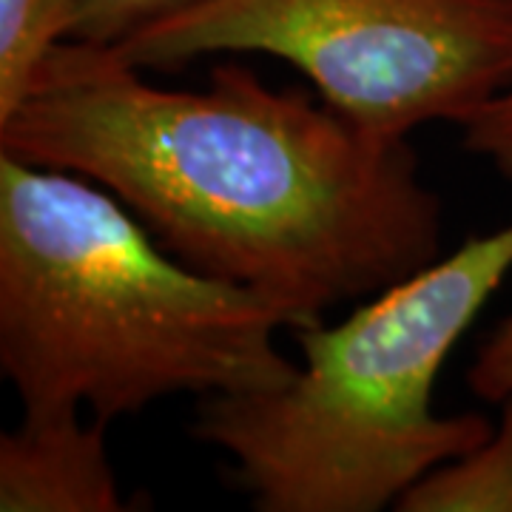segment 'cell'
Instances as JSON below:
<instances>
[{
    "instance_id": "cell-1",
    "label": "cell",
    "mask_w": 512,
    "mask_h": 512,
    "mask_svg": "<svg viewBox=\"0 0 512 512\" xmlns=\"http://www.w3.org/2000/svg\"><path fill=\"white\" fill-rule=\"evenodd\" d=\"M0 151L106 188L168 254L268 299L291 330L439 259L444 205L407 140L239 63L163 89L114 46L63 40Z\"/></svg>"
},
{
    "instance_id": "cell-2",
    "label": "cell",
    "mask_w": 512,
    "mask_h": 512,
    "mask_svg": "<svg viewBox=\"0 0 512 512\" xmlns=\"http://www.w3.org/2000/svg\"><path fill=\"white\" fill-rule=\"evenodd\" d=\"M288 316L165 251L92 180L0 151V370L23 413L109 424L168 396L274 390Z\"/></svg>"
},
{
    "instance_id": "cell-3",
    "label": "cell",
    "mask_w": 512,
    "mask_h": 512,
    "mask_svg": "<svg viewBox=\"0 0 512 512\" xmlns=\"http://www.w3.org/2000/svg\"><path fill=\"white\" fill-rule=\"evenodd\" d=\"M512 271V222L376 293L339 325L293 330L288 384L205 396L191 436L262 512H379L493 436L478 413H433L458 339Z\"/></svg>"
},
{
    "instance_id": "cell-4",
    "label": "cell",
    "mask_w": 512,
    "mask_h": 512,
    "mask_svg": "<svg viewBox=\"0 0 512 512\" xmlns=\"http://www.w3.org/2000/svg\"><path fill=\"white\" fill-rule=\"evenodd\" d=\"M137 69L217 52L296 66L376 137L464 126L512 86V0H202L114 46Z\"/></svg>"
},
{
    "instance_id": "cell-5",
    "label": "cell",
    "mask_w": 512,
    "mask_h": 512,
    "mask_svg": "<svg viewBox=\"0 0 512 512\" xmlns=\"http://www.w3.org/2000/svg\"><path fill=\"white\" fill-rule=\"evenodd\" d=\"M0 510H128L106 450V424H83L80 407L23 413L20 427L0 436Z\"/></svg>"
},
{
    "instance_id": "cell-6",
    "label": "cell",
    "mask_w": 512,
    "mask_h": 512,
    "mask_svg": "<svg viewBox=\"0 0 512 512\" xmlns=\"http://www.w3.org/2000/svg\"><path fill=\"white\" fill-rule=\"evenodd\" d=\"M495 433L470 456L433 470L396 504L402 512H512V396Z\"/></svg>"
},
{
    "instance_id": "cell-7",
    "label": "cell",
    "mask_w": 512,
    "mask_h": 512,
    "mask_svg": "<svg viewBox=\"0 0 512 512\" xmlns=\"http://www.w3.org/2000/svg\"><path fill=\"white\" fill-rule=\"evenodd\" d=\"M74 0H0V123L23 103L37 69L72 32Z\"/></svg>"
},
{
    "instance_id": "cell-8",
    "label": "cell",
    "mask_w": 512,
    "mask_h": 512,
    "mask_svg": "<svg viewBox=\"0 0 512 512\" xmlns=\"http://www.w3.org/2000/svg\"><path fill=\"white\" fill-rule=\"evenodd\" d=\"M197 3L202 0H74L69 40L120 46L134 32Z\"/></svg>"
},
{
    "instance_id": "cell-9",
    "label": "cell",
    "mask_w": 512,
    "mask_h": 512,
    "mask_svg": "<svg viewBox=\"0 0 512 512\" xmlns=\"http://www.w3.org/2000/svg\"><path fill=\"white\" fill-rule=\"evenodd\" d=\"M464 148L512 183V86L464 123Z\"/></svg>"
},
{
    "instance_id": "cell-10",
    "label": "cell",
    "mask_w": 512,
    "mask_h": 512,
    "mask_svg": "<svg viewBox=\"0 0 512 512\" xmlns=\"http://www.w3.org/2000/svg\"><path fill=\"white\" fill-rule=\"evenodd\" d=\"M467 384L484 402L501 404L512 396V313L478 348L473 367L467 370Z\"/></svg>"
}]
</instances>
